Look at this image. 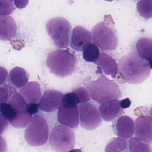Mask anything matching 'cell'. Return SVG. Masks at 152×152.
<instances>
[{"instance_id":"cell-1","label":"cell","mask_w":152,"mask_h":152,"mask_svg":"<svg viewBox=\"0 0 152 152\" xmlns=\"http://www.w3.org/2000/svg\"><path fill=\"white\" fill-rule=\"evenodd\" d=\"M119 83L137 84L142 83L150 76V62L134 53H129L122 57L118 65Z\"/></svg>"},{"instance_id":"cell-2","label":"cell","mask_w":152,"mask_h":152,"mask_svg":"<svg viewBox=\"0 0 152 152\" xmlns=\"http://www.w3.org/2000/svg\"><path fill=\"white\" fill-rule=\"evenodd\" d=\"M77 58L70 51L57 50L50 53L46 64L50 72L61 78L71 75L77 64Z\"/></svg>"},{"instance_id":"cell-3","label":"cell","mask_w":152,"mask_h":152,"mask_svg":"<svg viewBox=\"0 0 152 152\" xmlns=\"http://www.w3.org/2000/svg\"><path fill=\"white\" fill-rule=\"evenodd\" d=\"M87 87L91 98L99 104L121 96V92L118 85L103 74L98 80L90 82Z\"/></svg>"},{"instance_id":"cell-4","label":"cell","mask_w":152,"mask_h":152,"mask_svg":"<svg viewBox=\"0 0 152 152\" xmlns=\"http://www.w3.org/2000/svg\"><path fill=\"white\" fill-rule=\"evenodd\" d=\"M72 28L68 20L62 17L50 19L46 26L48 34L59 49L66 48L69 46Z\"/></svg>"},{"instance_id":"cell-5","label":"cell","mask_w":152,"mask_h":152,"mask_svg":"<svg viewBox=\"0 0 152 152\" xmlns=\"http://www.w3.org/2000/svg\"><path fill=\"white\" fill-rule=\"evenodd\" d=\"M110 18L109 22L104 18V22L97 24L92 28L93 42L95 45L104 50H114L117 48L118 39L113 29L111 27L114 25H109L113 20Z\"/></svg>"},{"instance_id":"cell-6","label":"cell","mask_w":152,"mask_h":152,"mask_svg":"<svg viewBox=\"0 0 152 152\" xmlns=\"http://www.w3.org/2000/svg\"><path fill=\"white\" fill-rule=\"evenodd\" d=\"M49 137V128L46 120L36 115L32 118L25 131V138L31 146H39L46 144Z\"/></svg>"},{"instance_id":"cell-7","label":"cell","mask_w":152,"mask_h":152,"mask_svg":"<svg viewBox=\"0 0 152 152\" xmlns=\"http://www.w3.org/2000/svg\"><path fill=\"white\" fill-rule=\"evenodd\" d=\"M74 132L63 125L56 126L50 132L49 144L52 149L56 152H67L75 145Z\"/></svg>"},{"instance_id":"cell-8","label":"cell","mask_w":152,"mask_h":152,"mask_svg":"<svg viewBox=\"0 0 152 152\" xmlns=\"http://www.w3.org/2000/svg\"><path fill=\"white\" fill-rule=\"evenodd\" d=\"M78 111L81 126L85 129L93 130L99 127L102 123L98 110L91 103L79 105Z\"/></svg>"},{"instance_id":"cell-9","label":"cell","mask_w":152,"mask_h":152,"mask_svg":"<svg viewBox=\"0 0 152 152\" xmlns=\"http://www.w3.org/2000/svg\"><path fill=\"white\" fill-rule=\"evenodd\" d=\"M63 94L55 90H48L44 92L38 106L42 111L50 113L56 111L62 105Z\"/></svg>"},{"instance_id":"cell-10","label":"cell","mask_w":152,"mask_h":152,"mask_svg":"<svg viewBox=\"0 0 152 152\" xmlns=\"http://www.w3.org/2000/svg\"><path fill=\"white\" fill-rule=\"evenodd\" d=\"M135 135L136 138L144 143H151L152 140V117L141 116L135 120Z\"/></svg>"},{"instance_id":"cell-11","label":"cell","mask_w":152,"mask_h":152,"mask_svg":"<svg viewBox=\"0 0 152 152\" xmlns=\"http://www.w3.org/2000/svg\"><path fill=\"white\" fill-rule=\"evenodd\" d=\"M91 32L83 26H76L72 32L70 46L77 51H81L89 44L92 43Z\"/></svg>"},{"instance_id":"cell-12","label":"cell","mask_w":152,"mask_h":152,"mask_svg":"<svg viewBox=\"0 0 152 152\" xmlns=\"http://www.w3.org/2000/svg\"><path fill=\"white\" fill-rule=\"evenodd\" d=\"M112 126L114 132L119 137L128 139L134 134V122L132 118L128 115L118 117L114 121Z\"/></svg>"},{"instance_id":"cell-13","label":"cell","mask_w":152,"mask_h":152,"mask_svg":"<svg viewBox=\"0 0 152 152\" xmlns=\"http://www.w3.org/2000/svg\"><path fill=\"white\" fill-rule=\"evenodd\" d=\"M99 112L104 121H113L123 114V109L120 106V101L117 99H111L101 103Z\"/></svg>"},{"instance_id":"cell-14","label":"cell","mask_w":152,"mask_h":152,"mask_svg":"<svg viewBox=\"0 0 152 152\" xmlns=\"http://www.w3.org/2000/svg\"><path fill=\"white\" fill-rule=\"evenodd\" d=\"M57 119L58 121L64 126L72 129L77 128L79 125L78 107H66L61 105L58 108Z\"/></svg>"},{"instance_id":"cell-15","label":"cell","mask_w":152,"mask_h":152,"mask_svg":"<svg viewBox=\"0 0 152 152\" xmlns=\"http://www.w3.org/2000/svg\"><path fill=\"white\" fill-rule=\"evenodd\" d=\"M95 63L97 65V73L101 74L103 71L107 75H111L113 79L116 78L118 73V64L110 55L105 53H100Z\"/></svg>"},{"instance_id":"cell-16","label":"cell","mask_w":152,"mask_h":152,"mask_svg":"<svg viewBox=\"0 0 152 152\" xmlns=\"http://www.w3.org/2000/svg\"><path fill=\"white\" fill-rule=\"evenodd\" d=\"M19 94L28 104H39L42 97L40 84L36 81L30 82L21 88Z\"/></svg>"},{"instance_id":"cell-17","label":"cell","mask_w":152,"mask_h":152,"mask_svg":"<svg viewBox=\"0 0 152 152\" xmlns=\"http://www.w3.org/2000/svg\"><path fill=\"white\" fill-rule=\"evenodd\" d=\"M17 31L16 23L10 16H0V40L10 41L16 37Z\"/></svg>"},{"instance_id":"cell-18","label":"cell","mask_w":152,"mask_h":152,"mask_svg":"<svg viewBox=\"0 0 152 152\" xmlns=\"http://www.w3.org/2000/svg\"><path fill=\"white\" fill-rule=\"evenodd\" d=\"M29 79V75L26 71L22 67L17 66L10 72L8 82L12 87L20 88L27 83Z\"/></svg>"},{"instance_id":"cell-19","label":"cell","mask_w":152,"mask_h":152,"mask_svg":"<svg viewBox=\"0 0 152 152\" xmlns=\"http://www.w3.org/2000/svg\"><path fill=\"white\" fill-rule=\"evenodd\" d=\"M136 48L139 56L150 63L152 56V40L148 38H140L137 42Z\"/></svg>"},{"instance_id":"cell-20","label":"cell","mask_w":152,"mask_h":152,"mask_svg":"<svg viewBox=\"0 0 152 152\" xmlns=\"http://www.w3.org/2000/svg\"><path fill=\"white\" fill-rule=\"evenodd\" d=\"M128 144L127 140L120 137H114L108 141L105 152H127Z\"/></svg>"},{"instance_id":"cell-21","label":"cell","mask_w":152,"mask_h":152,"mask_svg":"<svg viewBox=\"0 0 152 152\" xmlns=\"http://www.w3.org/2000/svg\"><path fill=\"white\" fill-rule=\"evenodd\" d=\"M32 118V115L27 111L17 112L15 115L10 121L13 127L17 129L24 128L30 123Z\"/></svg>"},{"instance_id":"cell-22","label":"cell","mask_w":152,"mask_h":152,"mask_svg":"<svg viewBox=\"0 0 152 152\" xmlns=\"http://www.w3.org/2000/svg\"><path fill=\"white\" fill-rule=\"evenodd\" d=\"M127 152H152V149L149 145L134 137L129 140Z\"/></svg>"},{"instance_id":"cell-23","label":"cell","mask_w":152,"mask_h":152,"mask_svg":"<svg viewBox=\"0 0 152 152\" xmlns=\"http://www.w3.org/2000/svg\"><path fill=\"white\" fill-rule=\"evenodd\" d=\"M8 104L16 112L26 111L28 105L22 96L18 93L11 97Z\"/></svg>"},{"instance_id":"cell-24","label":"cell","mask_w":152,"mask_h":152,"mask_svg":"<svg viewBox=\"0 0 152 152\" xmlns=\"http://www.w3.org/2000/svg\"><path fill=\"white\" fill-rule=\"evenodd\" d=\"M100 52L98 47L94 44H89L83 50V58L86 62L95 63L99 57Z\"/></svg>"},{"instance_id":"cell-25","label":"cell","mask_w":152,"mask_h":152,"mask_svg":"<svg viewBox=\"0 0 152 152\" xmlns=\"http://www.w3.org/2000/svg\"><path fill=\"white\" fill-rule=\"evenodd\" d=\"M137 9L140 16L146 19L152 18V0H142L137 3Z\"/></svg>"},{"instance_id":"cell-26","label":"cell","mask_w":152,"mask_h":152,"mask_svg":"<svg viewBox=\"0 0 152 152\" xmlns=\"http://www.w3.org/2000/svg\"><path fill=\"white\" fill-rule=\"evenodd\" d=\"M17 93L14 87L7 84L0 87V106L7 103L13 95Z\"/></svg>"},{"instance_id":"cell-27","label":"cell","mask_w":152,"mask_h":152,"mask_svg":"<svg viewBox=\"0 0 152 152\" xmlns=\"http://www.w3.org/2000/svg\"><path fill=\"white\" fill-rule=\"evenodd\" d=\"M72 92L75 95L78 104H85L90 100V96L88 90L84 87H80L75 89Z\"/></svg>"},{"instance_id":"cell-28","label":"cell","mask_w":152,"mask_h":152,"mask_svg":"<svg viewBox=\"0 0 152 152\" xmlns=\"http://www.w3.org/2000/svg\"><path fill=\"white\" fill-rule=\"evenodd\" d=\"M14 6L9 0H0V16H7L13 13Z\"/></svg>"},{"instance_id":"cell-29","label":"cell","mask_w":152,"mask_h":152,"mask_svg":"<svg viewBox=\"0 0 152 152\" xmlns=\"http://www.w3.org/2000/svg\"><path fill=\"white\" fill-rule=\"evenodd\" d=\"M78 100L75 95L72 92L63 95L62 99V105L65 107H73L77 106Z\"/></svg>"},{"instance_id":"cell-30","label":"cell","mask_w":152,"mask_h":152,"mask_svg":"<svg viewBox=\"0 0 152 152\" xmlns=\"http://www.w3.org/2000/svg\"><path fill=\"white\" fill-rule=\"evenodd\" d=\"M0 111L1 114L10 121L15 116L17 113L8 103L3 104L0 106Z\"/></svg>"},{"instance_id":"cell-31","label":"cell","mask_w":152,"mask_h":152,"mask_svg":"<svg viewBox=\"0 0 152 152\" xmlns=\"http://www.w3.org/2000/svg\"><path fill=\"white\" fill-rule=\"evenodd\" d=\"M9 122V120L7 117L2 114L0 115V135L7 129Z\"/></svg>"},{"instance_id":"cell-32","label":"cell","mask_w":152,"mask_h":152,"mask_svg":"<svg viewBox=\"0 0 152 152\" xmlns=\"http://www.w3.org/2000/svg\"><path fill=\"white\" fill-rule=\"evenodd\" d=\"M8 73L6 68L0 66V86L3 84L8 77Z\"/></svg>"},{"instance_id":"cell-33","label":"cell","mask_w":152,"mask_h":152,"mask_svg":"<svg viewBox=\"0 0 152 152\" xmlns=\"http://www.w3.org/2000/svg\"><path fill=\"white\" fill-rule=\"evenodd\" d=\"M38 107L39 106L37 104H29L28 105L26 111L32 115L33 114H35L38 113Z\"/></svg>"},{"instance_id":"cell-34","label":"cell","mask_w":152,"mask_h":152,"mask_svg":"<svg viewBox=\"0 0 152 152\" xmlns=\"http://www.w3.org/2000/svg\"><path fill=\"white\" fill-rule=\"evenodd\" d=\"M7 142L2 136L0 135V152H6L7 151Z\"/></svg>"},{"instance_id":"cell-35","label":"cell","mask_w":152,"mask_h":152,"mask_svg":"<svg viewBox=\"0 0 152 152\" xmlns=\"http://www.w3.org/2000/svg\"><path fill=\"white\" fill-rule=\"evenodd\" d=\"M131 104V101L129 98L123 99L120 101V106L122 109L128 108Z\"/></svg>"},{"instance_id":"cell-36","label":"cell","mask_w":152,"mask_h":152,"mask_svg":"<svg viewBox=\"0 0 152 152\" xmlns=\"http://www.w3.org/2000/svg\"><path fill=\"white\" fill-rule=\"evenodd\" d=\"M68 152H83L81 149H74L70 150Z\"/></svg>"}]
</instances>
